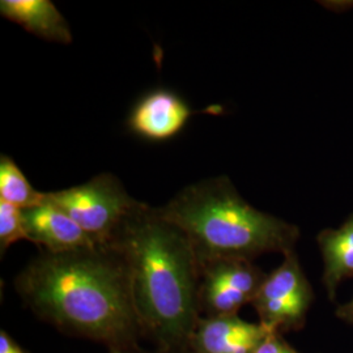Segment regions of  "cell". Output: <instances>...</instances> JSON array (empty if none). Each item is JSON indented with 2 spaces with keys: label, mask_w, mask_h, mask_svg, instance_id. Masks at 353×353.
<instances>
[{
  "label": "cell",
  "mask_w": 353,
  "mask_h": 353,
  "mask_svg": "<svg viewBox=\"0 0 353 353\" xmlns=\"http://www.w3.org/2000/svg\"><path fill=\"white\" fill-rule=\"evenodd\" d=\"M26 305L67 332L109 345L135 348L140 328L122 255L113 246L36 258L14 281Z\"/></svg>",
  "instance_id": "obj_1"
},
{
  "label": "cell",
  "mask_w": 353,
  "mask_h": 353,
  "mask_svg": "<svg viewBox=\"0 0 353 353\" xmlns=\"http://www.w3.org/2000/svg\"><path fill=\"white\" fill-rule=\"evenodd\" d=\"M110 246L125 259L141 331L165 350L189 348L201 319V265L188 236L141 203Z\"/></svg>",
  "instance_id": "obj_2"
},
{
  "label": "cell",
  "mask_w": 353,
  "mask_h": 353,
  "mask_svg": "<svg viewBox=\"0 0 353 353\" xmlns=\"http://www.w3.org/2000/svg\"><path fill=\"white\" fill-rule=\"evenodd\" d=\"M161 216L189 239L199 265L294 250L300 229L242 199L227 176L190 185L164 207Z\"/></svg>",
  "instance_id": "obj_3"
},
{
  "label": "cell",
  "mask_w": 353,
  "mask_h": 353,
  "mask_svg": "<svg viewBox=\"0 0 353 353\" xmlns=\"http://www.w3.org/2000/svg\"><path fill=\"white\" fill-rule=\"evenodd\" d=\"M46 199L71 216L100 246H110L115 234L141 204L110 173L93 176L70 189L46 192Z\"/></svg>",
  "instance_id": "obj_4"
},
{
  "label": "cell",
  "mask_w": 353,
  "mask_h": 353,
  "mask_svg": "<svg viewBox=\"0 0 353 353\" xmlns=\"http://www.w3.org/2000/svg\"><path fill=\"white\" fill-rule=\"evenodd\" d=\"M314 294L293 252L284 254V261L265 278L252 305L265 326L275 330H297L313 303Z\"/></svg>",
  "instance_id": "obj_5"
},
{
  "label": "cell",
  "mask_w": 353,
  "mask_h": 353,
  "mask_svg": "<svg viewBox=\"0 0 353 353\" xmlns=\"http://www.w3.org/2000/svg\"><path fill=\"white\" fill-rule=\"evenodd\" d=\"M265 274L246 259H220L201 267L199 305L208 316L237 314L252 303L261 290Z\"/></svg>",
  "instance_id": "obj_6"
},
{
  "label": "cell",
  "mask_w": 353,
  "mask_h": 353,
  "mask_svg": "<svg viewBox=\"0 0 353 353\" xmlns=\"http://www.w3.org/2000/svg\"><path fill=\"white\" fill-rule=\"evenodd\" d=\"M265 323H250L233 316L199 319L190 341L192 353H254L274 332Z\"/></svg>",
  "instance_id": "obj_7"
},
{
  "label": "cell",
  "mask_w": 353,
  "mask_h": 353,
  "mask_svg": "<svg viewBox=\"0 0 353 353\" xmlns=\"http://www.w3.org/2000/svg\"><path fill=\"white\" fill-rule=\"evenodd\" d=\"M28 241L52 254L79 252L100 246L75 220L49 202L23 210Z\"/></svg>",
  "instance_id": "obj_8"
},
{
  "label": "cell",
  "mask_w": 353,
  "mask_h": 353,
  "mask_svg": "<svg viewBox=\"0 0 353 353\" xmlns=\"http://www.w3.org/2000/svg\"><path fill=\"white\" fill-rule=\"evenodd\" d=\"M191 109L176 93L157 89L143 97L128 117L130 130L144 139H172L186 126Z\"/></svg>",
  "instance_id": "obj_9"
},
{
  "label": "cell",
  "mask_w": 353,
  "mask_h": 353,
  "mask_svg": "<svg viewBox=\"0 0 353 353\" xmlns=\"http://www.w3.org/2000/svg\"><path fill=\"white\" fill-rule=\"evenodd\" d=\"M0 14L46 41L72 42L68 23L50 0H1Z\"/></svg>",
  "instance_id": "obj_10"
},
{
  "label": "cell",
  "mask_w": 353,
  "mask_h": 353,
  "mask_svg": "<svg viewBox=\"0 0 353 353\" xmlns=\"http://www.w3.org/2000/svg\"><path fill=\"white\" fill-rule=\"evenodd\" d=\"M316 241L325 262L323 284L334 301L341 281L353 276V214L341 228L322 230Z\"/></svg>",
  "instance_id": "obj_11"
},
{
  "label": "cell",
  "mask_w": 353,
  "mask_h": 353,
  "mask_svg": "<svg viewBox=\"0 0 353 353\" xmlns=\"http://www.w3.org/2000/svg\"><path fill=\"white\" fill-rule=\"evenodd\" d=\"M0 201L28 210L46 201V192L34 189L10 156L0 157Z\"/></svg>",
  "instance_id": "obj_12"
},
{
  "label": "cell",
  "mask_w": 353,
  "mask_h": 353,
  "mask_svg": "<svg viewBox=\"0 0 353 353\" xmlns=\"http://www.w3.org/2000/svg\"><path fill=\"white\" fill-rule=\"evenodd\" d=\"M28 240L24 214L10 203L0 201V250L1 255L17 241Z\"/></svg>",
  "instance_id": "obj_13"
},
{
  "label": "cell",
  "mask_w": 353,
  "mask_h": 353,
  "mask_svg": "<svg viewBox=\"0 0 353 353\" xmlns=\"http://www.w3.org/2000/svg\"><path fill=\"white\" fill-rule=\"evenodd\" d=\"M254 353H299L283 339L279 331L271 332Z\"/></svg>",
  "instance_id": "obj_14"
},
{
  "label": "cell",
  "mask_w": 353,
  "mask_h": 353,
  "mask_svg": "<svg viewBox=\"0 0 353 353\" xmlns=\"http://www.w3.org/2000/svg\"><path fill=\"white\" fill-rule=\"evenodd\" d=\"M0 353H26L12 338L6 332H0Z\"/></svg>",
  "instance_id": "obj_15"
},
{
  "label": "cell",
  "mask_w": 353,
  "mask_h": 353,
  "mask_svg": "<svg viewBox=\"0 0 353 353\" xmlns=\"http://www.w3.org/2000/svg\"><path fill=\"white\" fill-rule=\"evenodd\" d=\"M336 316L343 319L344 322L353 323V299L350 303H344L343 306L338 307Z\"/></svg>",
  "instance_id": "obj_16"
},
{
  "label": "cell",
  "mask_w": 353,
  "mask_h": 353,
  "mask_svg": "<svg viewBox=\"0 0 353 353\" xmlns=\"http://www.w3.org/2000/svg\"><path fill=\"white\" fill-rule=\"evenodd\" d=\"M130 353H137V352H130Z\"/></svg>",
  "instance_id": "obj_17"
}]
</instances>
